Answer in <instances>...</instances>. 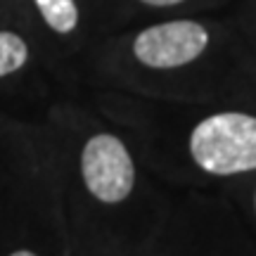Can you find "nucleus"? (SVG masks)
Instances as JSON below:
<instances>
[{"instance_id": "nucleus-7", "label": "nucleus", "mask_w": 256, "mask_h": 256, "mask_svg": "<svg viewBox=\"0 0 256 256\" xmlns=\"http://www.w3.org/2000/svg\"><path fill=\"white\" fill-rule=\"evenodd\" d=\"M10 256H38L36 252H31V249H17V252H12Z\"/></svg>"}, {"instance_id": "nucleus-6", "label": "nucleus", "mask_w": 256, "mask_h": 256, "mask_svg": "<svg viewBox=\"0 0 256 256\" xmlns=\"http://www.w3.org/2000/svg\"><path fill=\"white\" fill-rule=\"evenodd\" d=\"M142 5H150V8H174V5H180L185 0H140Z\"/></svg>"}, {"instance_id": "nucleus-8", "label": "nucleus", "mask_w": 256, "mask_h": 256, "mask_svg": "<svg viewBox=\"0 0 256 256\" xmlns=\"http://www.w3.org/2000/svg\"><path fill=\"white\" fill-rule=\"evenodd\" d=\"M254 200H256V197H254Z\"/></svg>"}, {"instance_id": "nucleus-1", "label": "nucleus", "mask_w": 256, "mask_h": 256, "mask_svg": "<svg viewBox=\"0 0 256 256\" xmlns=\"http://www.w3.org/2000/svg\"><path fill=\"white\" fill-rule=\"evenodd\" d=\"M190 154L211 176H235L256 168V116L220 112L202 119L190 133Z\"/></svg>"}, {"instance_id": "nucleus-5", "label": "nucleus", "mask_w": 256, "mask_h": 256, "mask_svg": "<svg viewBox=\"0 0 256 256\" xmlns=\"http://www.w3.org/2000/svg\"><path fill=\"white\" fill-rule=\"evenodd\" d=\"M28 62L26 40L14 31H0V78L17 74Z\"/></svg>"}, {"instance_id": "nucleus-2", "label": "nucleus", "mask_w": 256, "mask_h": 256, "mask_svg": "<svg viewBox=\"0 0 256 256\" xmlns=\"http://www.w3.org/2000/svg\"><path fill=\"white\" fill-rule=\"evenodd\" d=\"M81 176L102 204H121L136 188V164L124 140L112 133L92 136L81 152Z\"/></svg>"}, {"instance_id": "nucleus-4", "label": "nucleus", "mask_w": 256, "mask_h": 256, "mask_svg": "<svg viewBox=\"0 0 256 256\" xmlns=\"http://www.w3.org/2000/svg\"><path fill=\"white\" fill-rule=\"evenodd\" d=\"M40 17L55 34H72L78 26V5L76 0H34Z\"/></svg>"}, {"instance_id": "nucleus-3", "label": "nucleus", "mask_w": 256, "mask_h": 256, "mask_svg": "<svg viewBox=\"0 0 256 256\" xmlns=\"http://www.w3.org/2000/svg\"><path fill=\"white\" fill-rule=\"evenodd\" d=\"M209 46V31L200 22L174 19L142 28L133 40V55L150 69H176L194 62Z\"/></svg>"}]
</instances>
